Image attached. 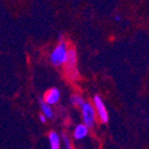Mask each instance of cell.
<instances>
[{
    "label": "cell",
    "instance_id": "8992f818",
    "mask_svg": "<svg viewBox=\"0 0 149 149\" xmlns=\"http://www.w3.org/2000/svg\"><path fill=\"white\" fill-rule=\"evenodd\" d=\"M50 148L51 149H60L61 148V137L56 132H50L48 134Z\"/></svg>",
    "mask_w": 149,
    "mask_h": 149
},
{
    "label": "cell",
    "instance_id": "6da1fadb",
    "mask_svg": "<svg viewBox=\"0 0 149 149\" xmlns=\"http://www.w3.org/2000/svg\"><path fill=\"white\" fill-rule=\"evenodd\" d=\"M67 55H68V46L67 44L63 41L60 42L58 45L54 48L51 54H50V63L55 66V67H61L63 65H65L66 61H67Z\"/></svg>",
    "mask_w": 149,
    "mask_h": 149
},
{
    "label": "cell",
    "instance_id": "8fae6325",
    "mask_svg": "<svg viewBox=\"0 0 149 149\" xmlns=\"http://www.w3.org/2000/svg\"><path fill=\"white\" fill-rule=\"evenodd\" d=\"M39 119H40V121L42 122V123H45V122H46V118H45V116H43V115H40V116H39Z\"/></svg>",
    "mask_w": 149,
    "mask_h": 149
},
{
    "label": "cell",
    "instance_id": "5b68a950",
    "mask_svg": "<svg viewBox=\"0 0 149 149\" xmlns=\"http://www.w3.org/2000/svg\"><path fill=\"white\" fill-rule=\"evenodd\" d=\"M61 98V92L60 90L56 88H52L49 89V91H47V93L45 94L44 97V102H46L48 105H53L56 104L58 100Z\"/></svg>",
    "mask_w": 149,
    "mask_h": 149
},
{
    "label": "cell",
    "instance_id": "7c38bea8",
    "mask_svg": "<svg viewBox=\"0 0 149 149\" xmlns=\"http://www.w3.org/2000/svg\"><path fill=\"white\" fill-rule=\"evenodd\" d=\"M115 20H116V21H120V20H121V17H120L119 15H116V16H115Z\"/></svg>",
    "mask_w": 149,
    "mask_h": 149
},
{
    "label": "cell",
    "instance_id": "277c9868",
    "mask_svg": "<svg viewBox=\"0 0 149 149\" xmlns=\"http://www.w3.org/2000/svg\"><path fill=\"white\" fill-rule=\"evenodd\" d=\"M93 101H94L95 109H96V112L99 116L100 120H101L103 123H107L109 121V114H107V107L104 105V102L102 100V98L99 95H96L93 98Z\"/></svg>",
    "mask_w": 149,
    "mask_h": 149
},
{
    "label": "cell",
    "instance_id": "3957f363",
    "mask_svg": "<svg viewBox=\"0 0 149 149\" xmlns=\"http://www.w3.org/2000/svg\"><path fill=\"white\" fill-rule=\"evenodd\" d=\"M82 113V120H84V125L88 128H92L95 125V120H96V112H95L94 107L90 102H86L81 107Z\"/></svg>",
    "mask_w": 149,
    "mask_h": 149
},
{
    "label": "cell",
    "instance_id": "52a82bcc",
    "mask_svg": "<svg viewBox=\"0 0 149 149\" xmlns=\"http://www.w3.org/2000/svg\"><path fill=\"white\" fill-rule=\"evenodd\" d=\"M88 132H89V128L84 124H79L75 127L73 136L75 140H82L88 136Z\"/></svg>",
    "mask_w": 149,
    "mask_h": 149
},
{
    "label": "cell",
    "instance_id": "ba28073f",
    "mask_svg": "<svg viewBox=\"0 0 149 149\" xmlns=\"http://www.w3.org/2000/svg\"><path fill=\"white\" fill-rule=\"evenodd\" d=\"M39 103H40V107H41V109H42L43 112V116H45L46 119H52L53 118V112H52V109L50 105H48L46 102H44V100L42 98L39 99Z\"/></svg>",
    "mask_w": 149,
    "mask_h": 149
},
{
    "label": "cell",
    "instance_id": "9c48e42d",
    "mask_svg": "<svg viewBox=\"0 0 149 149\" xmlns=\"http://www.w3.org/2000/svg\"><path fill=\"white\" fill-rule=\"evenodd\" d=\"M70 101H71V104L72 105H74V107H81L82 104L85 103L84 98H81V97L78 96V95H72Z\"/></svg>",
    "mask_w": 149,
    "mask_h": 149
},
{
    "label": "cell",
    "instance_id": "30bf717a",
    "mask_svg": "<svg viewBox=\"0 0 149 149\" xmlns=\"http://www.w3.org/2000/svg\"><path fill=\"white\" fill-rule=\"evenodd\" d=\"M63 143H64L65 149H72V145H71V142H70L69 138L66 136V134H63Z\"/></svg>",
    "mask_w": 149,
    "mask_h": 149
},
{
    "label": "cell",
    "instance_id": "7a4b0ae2",
    "mask_svg": "<svg viewBox=\"0 0 149 149\" xmlns=\"http://www.w3.org/2000/svg\"><path fill=\"white\" fill-rule=\"evenodd\" d=\"M77 65V53L74 48L68 49L67 61L65 63V71L67 76L71 80H76L78 78V71L76 68Z\"/></svg>",
    "mask_w": 149,
    "mask_h": 149
}]
</instances>
